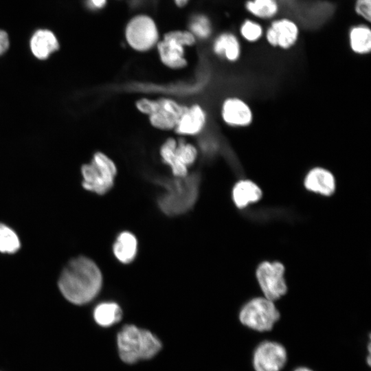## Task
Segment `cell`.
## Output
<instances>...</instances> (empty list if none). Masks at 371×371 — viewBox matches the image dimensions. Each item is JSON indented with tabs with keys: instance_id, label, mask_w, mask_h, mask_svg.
<instances>
[{
	"instance_id": "cell-1",
	"label": "cell",
	"mask_w": 371,
	"mask_h": 371,
	"mask_svg": "<svg viewBox=\"0 0 371 371\" xmlns=\"http://www.w3.org/2000/svg\"><path fill=\"white\" fill-rule=\"evenodd\" d=\"M102 277L96 264L80 256L71 260L63 269L58 286L63 296L75 304L91 301L100 292Z\"/></svg>"
},
{
	"instance_id": "cell-2",
	"label": "cell",
	"mask_w": 371,
	"mask_h": 371,
	"mask_svg": "<svg viewBox=\"0 0 371 371\" xmlns=\"http://www.w3.org/2000/svg\"><path fill=\"white\" fill-rule=\"evenodd\" d=\"M120 359L133 364L154 357L161 349V342L151 331L133 324L124 325L117 335Z\"/></svg>"
},
{
	"instance_id": "cell-3",
	"label": "cell",
	"mask_w": 371,
	"mask_h": 371,
	"mask_svg": "<svg viewBox=\"0 0 371 371\" xmlns=\"http://www.w3.org/2000/svg\"><path fill=\"white\" fill-rule=\"evenodd\" d=\"M166 192L159 198L158 205L167 215L175 216L189 210L198 196L199 182L194 176L177 178L165 183Z\"/></svg>"
},
{
	"instance_id": "cell-4",
	"label": "cell",
	"mask_w": 371,
	"mask_h": 371,
	"mask_svg": "<svg viewBox=\"0 0 371 371\" xmlns=\"http://www.w3.org/2000/svg\"><path fill=\"white\" fill-rule=\"evenodd\" d=\"M82 185L89 191L104 194L111 189L117 174L115 162L105 153L95 152L91 161L81 167Z\"/></svg>"
},
{
	"instance_id": "cell-5",
	"label": "cell",
	"mask_w": 371,
	"mask_h": 371,
	"mask_svg": "<svg viewBox=\"0 0 371 371\" xmlns=\"http://www.w3.org/2000/svg\"><path fill=\"white\" fill-rule=\"evenodd\" d=\"M159 155L177 178L188 176V167L192 166L198 157V150L194 144L183 138L177 140L167 138L159 148Z\"/></svg>"
},
{
	"instance_id": "cell-6",
	"label": "cell",
	"mask_w": 371,
	"mask_h": 371,
	"mask_svg": "<svg viewBox=\"0 0 371 371\" xmlns=\"http://www.w3.org/2000/svg\"><path fill=\"white\" fill-rule=\"evenodd\" d=\"M280 317L273 301L265 297H256L246 303L239 313L240 323L258 332L272 330Z\"/></svg>"
},
{
	"instance_id": "cell-7",
	"label": "cell",
	"mask_w": 371,
	"mask_h": 371,
	"mask_svg": "<svg viewBox=\"0 0 371 371\" xmlns=\"http://www.w3.org/2000/svg\"><path fill=\"white\" fill-rule=\"evenodd\" d=\"M194 43V36L190 32L177 30L166 34L156 45L161 63L168 69L179 70L188 64L184 47Z\"/></svg>"
},
{
	"instance_id": "cell-8",
	"label": "cell",
	"mask_w": 371,
	"mask_h": 371,
	"mask_svg": "<svg viewBox=\"0 0 371 371\" xmlns=\"http://www.w3.org/2000/svg\"><path fill=\"white\" fill-rule=\"evenodd\" d=\"M125 37L131 47L137 52H145L157 45L159 34L153 20L141 15L130 21L126 28Z\"/></svg>"
},
{
	"instance_id": "cell-9",
	"label": "cell",
	"mask_w": 371,
	"mask_h": 371,
	"mask_svg": "<svg viewBox=\"0 0 371 371\" xmlns=\"http://www.w3.org/2000/svg\"><path fill=\"white\" fill-rule=\"evenodd\" d=\"M288 360L285 347L274 341H264L255 348L252 356L254 371H281Z\"/></svg>"
},
{
	"instance_id": "cell-10",
	"label": "cell",
	"mask_w": 371,
	"mask_h": 371,
	"mask_svg": "<svg viewBox=\"0 0 371 371\" xmlns=\"http://www.w3.org/2000/svg\"><path fill=\"white\" fill-rule=\"evenodd\" d=\"M300 32L299 25L294 20L283 17L271 22L264 37L271 47L286 51L295 46Z\"/></svg>"
},
{
	"instance_id": "cell-11",
	"label": "cell",
	"mask_w": 371,
	"mask_h": 371,
	"mask_svg": "<svg viewBox=\"0 0 371 371\" xmlns=\"http://www.w3.org/2000/svg\"><path fill=\"white\" fill-rule=\"evenodd\" d=\"M284 271V266L278 262H265L258 267L257 279L265 298L273 302L286 293Z\"/></svg>"
},
{
	"instance_id": "cell-12",
	"label": "cell",
	"mask_w": 371,
	"mask_h": 371,
	"mask_svg": "<svg viewBox=\"0 0 371 371\" xmlns=\"http://www.w3.org/2000/svg\"><path fill=\"white\" fill-rule=\"evenodd\" d=\"M220 114L223 123L234 128L249 127L254 119L251 106L239 96L225 98L221 103Z\"/></svg>"
},
{
	"instance_id": "cell-13",
	"label": "cell",
	"mask_w": 371,
	"mask_h": 371,
	"mask_svg": "<svg viewBox=\"0 0 371 371\" xmlns=\"http://www.w3.org/2000/svg\"><path fill=\"white\" fill-rule=\"evenodd\" d=\"M157 100L155 111L148 116L149 123L158 130H174L187 106L170 98L162 97Z\"/></svg>"
},
{
	"instance_id": "cell-14",
	"label": "cell",
	"mask_w": 371,
	"mask_h": 371,
	"mask_svg": "<svg viewBox=\"0 0 371 371\" xmlns=\"http://www.w3.org/2000/svg\"><path fill=\"white\" fill-rule=\"evenodd\" d=\"M207 118L206 111L201 105L187 106L174 131L179 135H196L205 127Z\"/></svg>"
},
{
	"instance_id": "cell-15",
	"label": "cell",
	"mask_w": 371,
	"mask_h": 371,
	"mask_svg": "<svg viewBox=\"0 0 371 371\" xmlns=\"http://www.w3.org/2000/svg\"><path fill=\"white\" fill-rule=\"evenodd\" d=\"M30 47L33 56L43 60L47 59L51 54L58 51L60 45L58 38L52 31L39 29L32 35Z\"/></svg>"
},
{
	"instance_id": "cell-16",
	"label": "cell",
	"mask_w": 371,
	"mask_h": 371,
	"mask_svg": "<svg viewBox=\"0 0 371 371\" xmlns=\"http://www.w3.org/2000/svg\"><path fill=\"white\" fill-rule=\"evenodd\" d=\"M304 186L310 191L330 195L335 189V179L328 169L316 166L312 168L306 175Z\"/></svg>"
},
{
	"instance_id": "cell-17",
	"label": "cell",
	"mask_w": 371,
	"mask_h": 371,
	"mask_svg": "<svg viewBox=\"0 0 371 371\" xmlns=\"http://www.w3.org/2000/svg\"><path fill=\"white\" fill-rule=\"evenodd\" d=\"M213 52L219 58L230 63H237L242 56V45L239 38L231 32H223L213 43Z\"/></svg>"
},
{
	"instance_id": "cell-18",
	"label": "cell",
	"mask_w": 371,
	"mask_h": 371,
	"mask_svg": "<svg viewBox=\"0 0 371 371\" xmlns=\"http://www.w3.org/2000/svg\"><path fill=\"white\" fill-rule=\"evenodd\" d=\"M350 50L359 56H365L371 52V30L366 23L351 27L348 32Z\"/></svg>"
},
{
	"instance_id": "cell-19",
	"label": "cell",
	"mask_w": 371,
	"mask_h": 371,
	"mask_svg": "<svg viewBox=\"0 0 371 371\" xmlns=\"http://www.w3.org/2000/svg\"><path fill=\"white\" fill-rule=\"evenodd\" d=\"M232 195L236 206L244 207L249 203L258 201L262 196V192L252 181L241 179L234 185Z\"/></svg>"
},
{
	"instance_id": "cell-20",
	"label": "cell",
	"mask_w": 371,
	"mask_h": 371,
	"mask_svg": "<svg viewBox=\"0 0 371 371\" xmlns=\"http://www.w3.org/2000/svg\"><path fill=\"white\" fill-rule=\"evenodd\" d=\"M137 239L128 232H122L113 245V253L118 260L123 263H129L133 260L137 252Z\"/></svg>"
},
{
	"instance_id": "cell-21",
	"label": "cell",
	"mask_w": 371,
	"mask_h": 371,
	"mask_svg": "<svg viewBox=\"0 0 371 371\" xmlns=\"http://www.w3.org/2000/svg\"><path fill=\"white\" fill-rule=\"evenodd\" d=\"M122 317V311L115 302H106L99 304L93 311L95 322L102 327H109L119 322Z\"/></svg>"
},
{
	"instance_id": "cell-22",
	"label": "cell",
	"mask_w": 371,
	"mask_h": 371,
	"mask_svg": "<svg viewBox=\"0 0 371 371\" xmlns=\"http://www.w3.org/2000/svg\"><path fill=\"white\" fill-rule=\"evenodd\" d=\"M246 10L253 16L260 19H271L279 12L278 0H248Z\"/></svg>"
},
{
	"instance_id": "cell-23",
	"label": "cell",
	"mask_w": 371,
	"mask_h": 371,
	"mask_svg": "<svg viewBox=\"0 0 371 371\" xmlns=\"http://www.w3.org/2000/svg\"><path fill=\"white\" fill-rule=\"evenodd\" d=\"M239 34L244 41L256 43L264 37L265 30L259 22L249 19L241 23Z\"/></svg>"
},
{
	"instance_id": "cell-24",
	"label": "cell",
	"mask_w": 371,
	"mask_h": 371,
	"mask_svg": "<svg viewBox=\"0 0 371 371\" xmlns=\"http://www.w3.org/2000/svg\"><path fill=\"white\" fill-rule=\"evenodd\" d=\"M20 247L19 239L16 233L4 224L0 223V251L14 253Z\"/></svg>"
},
{
	"instance_id": "cell-25",
	"label": "cell",
	"mask_w": 371,
	"mask_h": 371,
	"mask_svg": "<svg viewBox=\"0 0 371 371\" xmlns=\"http://www.w3.org/2000/svg\"><path fill=\"white\" fill-rule=\"evenodd\" d=\"M191 33L201 38H206L212 32L211 25L209 20L203 16L195 18L190 24Z\"/></svg>"
},
{
	"instance_id": "cell-26",
	"label": "cell",
	"mask_w": 371,
	"mask_h": 371,
	"mask_svg": "<svg viewBox=\"0 0 371 371\" xmlns=\"http://www.w3.org/2000/svg\"><path fill=\"white\" fill-rule=\"evenodd\" d=\"M135 105L139 113L148 116L155 111L157 105V100L141 98L135 101Z\"/></svg>"
},
{
	"instance_id": "cell-27",
	"label": "cell",
	"mask_w": 371,
	"mask_h": 371,
	"mask_svg": "<svg viewBox=\"0 0 371 371\" xmlns=\"http://www.w3.org/2000/svg\"><path fill=\"white\" fill-rule=\"evenodd\" d=\"M355 12L368 22L371 19V0H357Z\"/></svg>"
},
{
	"instance_id": "cell-28",
	"label": "cell",
	"mask_w": 371,
	"mask_h": 371,
	"mask_svg": "<svg viewBox=\"0 0 371 371\" xmlns=\"http://www.w3.org/2000/svg\"><path fill=\"white\" fill-rule=\"evenodd\" d=\"M9 46L10 41L7 32L0 30V56L7 52Z\"/></svg>"
},
{
	"instance_id": "cell-29",
	"label": "cell",
	"mask_w": 371,
	"mask_h": 371,
	"mask_svg": "<svg viewBox=\"0 0 371 371\" xmlns=\"http://www.w3.org/2000/svg\"><path fill=\"white\" fill-rule=\"evenodd\" d=\"M89 2L93 7L100 8L106 3V0H89Z\"/></svg>"
},
{
	"instance_id": "cell-30",
	"label": "cell",
	"mask_w": 371,
	"mask_h": 371,
	"mask_svg": "<svg viewBox=\"0 0 371 371\" xmlns=\"http://www.w3.org/2000/svg\"><path fill=\"white\" fill-rule=\"evenodd\" d=\"M293 371H314V370L306 366H300L294 369Z\"/></svg>"
},
{
	"instance_id": "cell-31",
	"label": "cell",
	"mask_w": 371,
	"mask_h": 371,
	"mask_svg": "<svg viewBox=\"0 0 371 371\" xmlns=\"http://www.w3.org/2000/svg\"><path fill=\"white\" fill-rule=\"evenodd\" d=\"M175 1L176 4L178 6H183L184 5L187 3L188 0H175Z\"/></svg>"
}]
</instances>
